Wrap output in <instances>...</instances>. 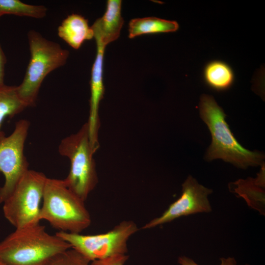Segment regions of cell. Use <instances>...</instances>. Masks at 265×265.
<instances>
[{
    "mask_svg": "<svg viewBox=\"0 0 265 265\" xmlns=\"http://www.w3.org/2000/svg\"><path fill=\"white\" fill-rule=\"evenodd\" d=\"M57 31L59 37L76 50L85 40L94 38L93 29L87 19L78 14L68 15L58 26Z\"/></svg>",
    "mask_w": 265,
    "mask_h": 265,
    "instance_id": "7c38bea8",
    "label": "cell"
},
{
    "mask_svg": "<svg viewBox=\"0 0 265 265\" xmlns=\"http://www.w3.org/2000/svg\"><path fill=\"white\" fill-rule=\"evenodd\" d=\"M138 230L132 220H124L108 232L96 235H82L58 231L55 235L69 243L91 262L128 252L127 242Z\"/></svg>",
    "mask_w": 265,
    "mask_h": 265,
    "instance_id": "52a82bcc",
    "label": "cell"
},
{
    "mask_svg": "<svg viewBox=\"0 0 265 265\" xmlns=\"http://www.w3.org/2000/svg\"><path fill=\"white\" fill-rule=\"evenodd\" d=\"M27 107L19 97L17 86L0 85V138L5 135L1 130L4 119L14 117Z\"/></svg>",
    "mask_w": 265,
    "mask_h": 265,
    "instance_id": "2e32d148",
    "label": "cell"
},
{
    "mask_svg": "<svg viewBox=\"0 0 265 265\" xmlns=\"http://www.w3.org/2000/svg\"><path fill=\"white\" fill-rule=\"evenodd\" d=\"M178 263L181 265H198L193 260L186 256L180 257Z\"/></svg>",
    "mask_w": 265,
    "mask_h": 265,
    "instance_id": "44dd1931",
    "label": "cell"
},
{
    "mask_svg": "<svg viewBox=\"0 0 265 265\" xmlns=\"http://www.w3.org/2000/svg\"><path fill=\"white\" fill-rule=\"evenodd\" d=\"M91 262L71 248L55 256L47 265H90Z\"/></svg>",
    "mask_w": 265,
    "mask_h": 265,
    "instance_id": "ac0fdd59",
    "label": "cell"
},
{
    "mask_svg": "<svg viewBox=\"0 0 265 265\" xmlns=\"http://www.w3.org/2000/svg\"><path fill=\"white\" fill-rule=\"evenodd\" d=\"M262 168L257 178L245 180H239L232 184L234 191L246 201L251 208L265 215V172Z\"/></svg>",
    "mask_w": 265,
    "mask_h": 265,
    "instance_id": "4fadbf2b",
    "label": "cell"
},
{
    "mask_svg": "<svg viewBox=\"0 0 265 265\" xmlns=\"http://www.w3.org/2000/svg\"><path fill=\"white\" fill-rule=\"evenodd\" d=\"M128 258L127 254L117 255L93 261L90 265H124Z\"/></svg>",
    "mask_w": 265,
    "mask_h": 265,
    "instance_id": "d6986e66",
    "label": "cell"
},
{
    "mask_svg": "<svg viewBox=\"0 0 265 265\" xmlns=\"http://www.w3.org/2000/svg\"><path fill=\"white\" fill-rule=\"evenodd\" d=\"M27 38L30 59L23 80L17 86V90L20 99L28 107L36 105L44 80L51 72L65 65L69 52L34 30L28 32Z\"/></svg>",
    "mask_w": 265,
    "mask_h": 265,
    "instance_id": "277c9868",
    "label": "cell"
},
{
    "mask_svg": "<svg viewBox=\"0 0 265 265\" xmlns=\"http://www.w3.org/2000/svg\"><path fill=\"white\" fill-rule=\"evenodd\" d=\"M179 27L176 21L157 17L134 18L129 23V37L133 38L142 34L175 32Z\"/></svg>",
    "mask_w": 265,
    "mask_h": 265,
    "instance_id": "5bb4252c",
    "label": "cell"
},
{
    "mask_svg": "<svg viewBox=\"0 0 265 265\" xmlns=\"http://www.w3.org/2000/svg\"><path fill=\"white\" fill-rule=\"evenodd\" d=\"M39 220L47 221L59 231L80 233L91 224L85 202L72 192L63 180L47 178Z\"/></svg>",
    "mask_w": 265,
    "mask_h": 265,
    "instance_id": "3957f363",
    "label": "cell"
},
{
    "mask_svg": "<svg viewBox=\"0 0 265 265\" xmlns=\"http://www.w3.org/2000/svg\"><path fill=\"white\" fill-rule=\"evenodd\" d=\"M199 110L212 137L207 159H221L241 168L257 166L262 162L263 155L245 149L234 137L225 121V114L212 96L207 94L201 96Z\"/></svg>",
    "mask_w": 265,
    "mask_h": 265,
    "instance_id": "7a4b0ae2",
    "label": "cell"
},
{
    "mask_svg": "<svg viewBox=\"0 0 265 265\" xmlns=\"http://www.w3.org/2000/svg\"><path fill=\"white\" fill-rule=\"evenodd\" d=\"M71 248L39 223L15 229L0 242V262L5 265H47L58 254Z\"/></svg>",
    "mask_w": 265,
    "mask_h": 265,
    "instance_id": "6da1fadb",
    "label": "cell"
},
{
    "mask_svg": "<svg viewBox=\"0 0 265 265\" xmlns=\"http://www.w3.org/2000/svg\"><path fill=\"white\" fill-rule=\"evenodd\" d=\"M97 53L91 70L90 85V98L89 100V113L88 126L89 141L92 149L95 153L99 148L98 139L100 120L99 107L102 100L105 88L103 83V59L106 46L99 42H96Z\"/></svg>",
    "mask_w": 265,
    "mask_h": 265,
    "instance_id": "30bf717a",
    "label": "cell"
},
{
    "mask_svg": "<svg viewBox=\"0 0 265 265\" xmlns=\"http://www.w3.org/2000/svg\"><path fill=\"white\" fill-rule=\"evenodd\" d=\"M0 265H5L0 262Z\"/></svg>",
    "mask_w": 265,
    "mask_h": 265,
    "instance_id": "603a6c76",
    "label": "cell"
},
{
    "mask_svg": "<svg viewBox=\"0 0 265 265\" xmlns=\"http://www.w3.org/2000/svg\"><path fill=\"white\" fill-rule=\"evenodd\" d=\"M203 77L205 82L218 91L229 88L234 80V72L226 63L220 60L209 62L205 67Z\"/></svg>",
    "mask_w": 265,
    "mask_h": 265,
    "instance_id": "9a60e30c",
    "label": "cell"
},
{
    "mask_svg": "<svg viewBox=\"0 0 265 265\" xmlns=\"http://www.w3.org/2000/svg\"><path fill=\"white\" fill-rule=\"evenodd\" d=\"M58 152L67 157L70 169L64 179L67 186L83 201H85L98 182L95 153L91 146L87 123L79 131L61 140Z\"/></svg>",
    "mask_w": 265,
    "mask_h": 265,
    "instance_id": "5b68a950",
    "label": "cell"
},
{
    "mask_svg": "<svg viewBox=\"0 0 265 265\" xmlns=\"http://www.w3.org/2000/svg\"><path fill=\"white\" fill-rule=\"evenodd\" d=\"M6 58L0 44V85L4 84V69Z\"/></svg>",
    "mask_w": 265,
    "mask_h": 265,
    "instance_id": "ffe728a7",
    "label": "cell"
},
{
    "mask_svg": "<svg viewBox=\"0 0 265 265\" xmlns=\"http://www.w3.org/2000/svg\"><path fill=\"white\" fill-rule=\"evenodd\" d=\"M221 263L220 265H236L237 262L234 258L228 257L222 258L220 259ZM245 265H249L246 264Z\"/></svg>",
    "mask_w": 265,
    "mask_h": 265,
    "instance_id": "7402d4cb",
    "label": "cell"
},
{
    "mask_svg": "<svg viewBox=\"0 0 265 265\" xmlns=\"http://www.w3.org/2000/svg\"><path fill=\"white\" fill-rule=\"evenodd\" d=\"M122 1L108 0L104 15L91 26L96 41L106 46L118 38L124 23L121 16Z\"/></svg>",
    "mask_w": 265,
    "mask_h": 265,
    "instance_id": "8fae6325",
    "label": "cell"
},
{
    "mask_svg": "<svg viewBox=\"0 0 265 265\" xmlns=\"http://www.w3.org/2000/svg\"><path fill=\"white\" fill-rule=\"evenodd\" d=\"M212 192V189L199 184L189 176L182 185L180 198L170 204L161 215L152 219L141 229L153 228L184 216L211 212L212 210L208 197Z\"/></svg>",
    "mask_w": 265,
    "mask_h": 265,
    "instance_id": "9c48e42d",
    "label": "cell"
},
{
    "mask_svg": "<svg viewBox=\"0 0 265 265\" xmlns=\"http://www.w3.org/2000/svg\"><path fill=\"white\" fill-rule=\"evenodd\" d=\"M29 126L28 120H20L16 123L10 135H4L0 138V172L5 179L3 185L0 187V205L10 194L22 175L29 169V163L24 151Z\"/></svg>",
    "mask_w": 265,
    "mask_h": 265,
    "instance_id": "ba28073f",
    "label": "cell"
},
{
    "mask_svg": "<svg viewBox=\"0 0 265 265\" xmlns=\"http://www.w3.org/2000/svg\"><path fill=\"white\" fill-rule=\"evenodd\" d=\"M47 179L42 172L27 170L3 202L4 215L15 229L40 222V204Z\"/></svg>",
    "mask_w": 265,
    "mask_h": 265,
    "instance_id": "8992f818",
    "label": "cell"
},
{
    "mask_svg": "<svg viewBox=\"0 0 265 265\" xmlns=\"http://www.w3.org/2000/svg\"><path fill=\"white\" fill-rule=\"evenodd\" d=\"M47 12L44 5L28 4L19 0H0V17L8 14L41 19Z\"/></svg>",
    "mask_w": 265,
    "mask_h": 265,
    "instance_id": "e0dca14e",
    "label": "cell"
}]
</instances>
